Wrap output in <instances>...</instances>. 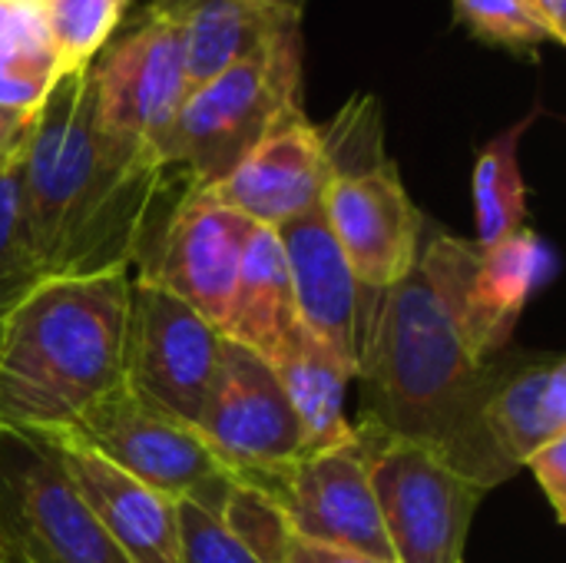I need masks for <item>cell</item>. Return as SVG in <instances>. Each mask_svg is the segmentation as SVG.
I'll use <instances>...</instances> for the list:
<instances>
[{"label":"cell","instance_id":"1","mask_svg":"<svg viewBox=\"0 0 566 563\" xmlns=\"http://www.w3.org/2000/svg\"><path fill=\"white\" fill-rule=\"evenodd\" d=\"M189 189L179 169L99 126L93 63L66 70L20 159V222L40 279L129 272Z\"/></svg>","mask_w":566,"mask_h":563},{"label":"cell","instance_id":"2","mask_svg":"<svg viewBox=\"0 0 566 563\" xmlns=\"http://www.w3.org/2000/svg\"><path fill=\"white\" fill-rule=\"evenodd\" d=\"M478 242L428 219L415 269L385 292L371 355L365 425L434 445L444 458L468 435L488 368L464 335L461 292Z\"/></svg>","mask_w":566,"mask_h":563},{"label":"cell","instance_id":"3","mask_svg":"<svg viewBox=\"0 0 566 563\" xmlns=\"http://www.w3.org/2000/svg\"><path fill=\"white\" fill-rule=\"evenodd\" d=\"M129 272L40 279L0 322V431L63 435L123 385Z\"/></svg>","mask_w":566,"mask_h":563},{"label":"cell","instance_id":"4","mask_svg":"<svg viewBox=\"0 0 566 563\" xmlns=\"http://www.w3.org/2000/svg\"><path fill=\"white\" fill-rule=\"evenodd\" d=\"M322 139L332 159L322 199L332 236L355 279L388 292L415 269L428 216L408 196L398 163L385 156L378 103L371 96L348 100Z\"/></svg>","mask_w":566,"mask_h":563},{"label":"cell","instance_id":"5","mask_svg":"<svg viewBox=\"0 0 566 563\" xmlns=\"http://www.w3.org/2000/svg\"><path fill=\"white\" fill-rule=\"evenodd\" d=\"M302 110V30L189 90L159 159L192 189L222 183L279 123Z\"/></svg>","mask_w":566,"mask_h":563},{"label":"cell","instance_id":"6","mask_svg":"<svg viewBox=\"0 0 566 563\" xmlns=\"http://www.w3.org/2000/svg\"><path fill=\"white\" fill-rule=\"evenodd\" d=\"M368 481L395 563H464L484 488L461 475L434 445L358 425Z\"/></svg>","mask_w":566,"mask_h":563},{"label":"cell","instance_id":"7","mask_svg":"<svg viewBox=\"0 0 566 563\" xmlns=\"http://www.w3.org/2000/svg\"><path fill=\"white\" fill-rule=\"evenodd\" d=\"M0 561L129 563L80 501L46 435L0 431Z\"/></svg>","mask_w":566,"mask_h":563},{"label":"cell","instance_id":"8","mask_svg":"<svg viewBox=\"0 0 566 563\" xmlns=\"http://www.w3.org/2000/svg\"><path fill=\"white\" fill-rule=\"evenodd\" d=\"M564 435L566 358L560 352L507 348L491 362L468 435L448 461L491 491Z\"/></svg>","mask_w":566,"mask_h":563},{"label":"cell","instance_id":"9","mask_svg":"<svg viewBox=\"0 0 566 563\" xmlns=\"http://www.w3.org/2000/svg\"><path fill=\"white\" fill-rule=\"evenodd\" d=\"M222 332L146 275H129L123 385L196 428L212 388Z\"/></svg>","mask_w":566,"mask_h":563},{"label":"cell","instance_id":"10","mask_svg":"<svg viewBox=\"0 0 566 563\" xmlns=\"http://www.w3.org/2000/svg\"><path fill=\"white\" fill-rule=\"evenodd\" d=\"M63 435H73L113 468L172 501H196L219 514L232 488V478L209 455L196 428L149 405L126 385L99 398Z\"/></svg>","mask_w":566,"mask_h":563},{"label":"cell","instance_id":"11","mask_svg":"<svg viewBox=\"0 0 566 563\" xmlns=\"http://www.w3.org/2000/svg\"><path fill=\"white\" fill-rule=\"evenodd\" d=\"M196 435L232 481L289 468L305 448L298 415L275 368L235 342L222 345Z\"/></svg>","mask_w":566,"mask_h":563},{"label":"cell","instance_id":"12","mask_svg":"<svg viewBox=\"0 0 566 563\" xmlns=\"http://www.w3.org/2000/svg\"><path fill=\"white\" fill-rule=\"evenodd\" d=\"M93 86L99 126L159 159V146L192 90L179 17H136L129 33L96 53Z\"/></svg>","mask_w":566,"mask_h":563},{"label":"cell","instance_id":"13","mask_svg":"<svg viewBox=\"0 0 566 563\" xmlns=\"http://www.w3.org/2000/svg\"><path fill=\"white\" fill-rule=\"evenodd\" d=\"M275 236L285 252L302 329L332 348L355 378H361L375 345L385 292L355 279L322 206L285 222Z\"/></svg>","mask_w":566,"mask_h":563},{"label":"cell","instance_id":"14","mask_svg":"<svg viewBox=\"0 0 566 563\" xmlns=\"http://www.w3.org/2000/svg\"><path fill=\"white\" fill-rule=\"evenodd\" d=\"M239 484L265 491L289 514L295 538L391 561L361 435L352 445L298 458L289 468L239 478Z\"/></svg>","mask_w":566,"mask_h":563},{"label":"cell","instance_id":"15","mask_svg":"<svg viewBox=\"0 0 566 563\" xmlns=\"http://www.w3.org/2000/svg\"><path fill=\"white\" fill-rule=\"evenodd\" d=\"M255 229L259 226L242 212L202 189H189L136 262L139 275L153 279L219 329Z\"/></svg>","mask_w":566,"mask_h":563},{"label":"cell","instance_id":"16","mask_svg":"<svg viewBox=\"0 0 566 563\" xmlns=\"http://www.w3.org/2000/svg\"><path fill=\"white\" fill-rule=\"evenodd\" d=\"M332 159L322 129L298 110L279 123L222 183L202 189L262 229H282L322 206Z\"/></svg>","mask_w":566,"mask_h":563},{"label":"cell","instance_id":"17","mask_svg":"<svg viewBox=\"0 0 566 563\" xmlns=\"http://www.w3.org/2000/svg\"><path fill=\"white\" fill-rule=\"evenodd\" d=\"M86 511L129 563H179L176 501L123 475L73 435H46Z\"/></svg>","mask_w":566,"mask_h":563},{"label":"cell","instance_id":"18","mask_svg":"<svg viewBox=\"0 0 566 563\" xmlns=\"http://www.w3.org/2000/svg\"><path fill=\"white\" fill-rule=\"evenodd\" d=\"M551 272L554 252L527 226L497 246H478L461 292V325L471 352L484 365L511 348L527 302L551 279Z\"/></svg>","mask_w":566,"mask_h":563},{"label":"cell","instance_id":"19","mask_svg":"<svg viewBox=\"0 0 566 563\" xmlns=\"http://www.w3.org/2000/svg\"><path fill=\"white\" fill-rule=\"evenodd\" d=\"M182 53L189 86L259 56L302 30V13L269 0H192L182 13Z\"/></svg>","mask_w":566,"mask_h":563},{"label":"cell","instance_id":"20","mask_svg":"<svg viewBox=\"0 0 566 563\" xmlns=\"http://www.w3.org/2000/svg\"><path fill=\"white\" fill-rule=\"evenodd\" d=\"M269 365L275 368L298 415L305 435L302 458L352 445L358 438V425L345 415V395L355 375L332 348H325L315 335H308L298 325L285 338V345L269 358Z\"/></svg>","mask_w":566,"mask_h":563},{"label":"cell","instance_id":"21","mask_svg":"<svg viewBox=\"0 0 566 563\" xmlns=\"http://www.w3.org/2000/svg\"><path fill=\"white\" fill-rule=\"evenodd\" d=\"M298 325L302 322L295 312L282 242L275 229L259 226L242 256V269L219 332L226 342H235L269 362Z\"/></svg>","mask_w":566,"mask_h":563},{"label":"cell","instance_id":"22","mask_svg":"<svg viewBox=\"0 0 566 563\" xmlns=\"http://www.w3.org/2000/svg\"><path fill=\"white\" fill-rule=\"evenodd\" d=\"M66 73L33 0H0V106L36 113Z\"/></svg>","mask_w":566,"mask_h":563},{"label":"cell","instance_id":"23","mask_svg":"<svg viewBox=\"0 0 566 563\" xmlns=\"http://www.w3.org/2000/svg\"><path fill=\"white\" fill-rule=\"evenodd\" d=\"M537 110L494 136L474 163V216L478 246H497L501 239L527 226V183L521 173V139L531 129Z\"/></svg>","mask_w":566,"mask_h":563},{"label":"cell","instance_id":"24","mask_svg":"<svg viewBox=\"0 0 566 563\" xmlns=\"http://www.w3.org/2000/svg\"><path fill=\"white\" fill-rule=\"evenodd\" d=\"M50 30L53 50L66 70L93 63L113 40L129 0H33Z\"/></svg>","mask_w":566,"mask_h":563},{"label":"cell","instance_id":"25","mask_svg":"<svg viewBox=\"0 0 566 563\" xmlns=\"http://www.w3.org/2000/svg\"><path fill=\"white\" fill-rule=\"evenodd\" d=\"M219 518L232 531V538L259 563H282L295 541L289 514L265 491L252 484L232 481Z\"/></svg>","mask_w":566,"mask_h":563},{"label":"cell","instance_id":"26","mask_svg":"<svg viewBox=\"0 0 566 563\" xmlns=\"http://www.w3.org/2000/svg\"><path fill=\"white\" fill-rule=\"evenodd\" d=\"M458 23H464L481 43L501 46L521 56H537L544 43H551L537 13L527 0H451Z\"/></svg>","mask_w":566,"mask_h":563},{"label":"cell","instance_id":"27","mask_svg":"<svg viewBox=\"0 0 566 563\" xmlns=\"http://www.w3.org/2000/svg\"><path fill=\"white\" fill-rule=\"evenodd\" d=\"M40 282L20 222V163L0 169V312Z\"/></svg>","mask_w":566,"mask_h":563},{"label":"cell","instance_id":"28","mask_svg":"<svg viewBox=\"0 0 566 563\" xmlns=\"http://www.w3.org/2000/svg\"><path fill=\"white\" fill-rule=\"evenodd\" d=\"M179 563H259L222 524V518L196 501H176Z\"/></svg>","mask_w":566,"mask_h":563},{"label":"cell","instance_id":"29","mask_svg":"<svg viewBox=\"0 0 566 563\" xmlns=\"http://www.w3.org/2000/svg\"><path fill=\"white\" fill-rule=\"evenodd\" d=\"M527 468L534 471L537 484H541V494L547 498L554 518L564 524L566 521V435L564 438H554L551 445H544L531 461Z\"/></svg>","mask_w":566,"mask_h":563},{"label":"cell","instance_id":"30","mask_svg":"<svg viewBox=\"0 0 566 563\" xmlns=\"http://www.w3.org/2000/svg\"><path fill=\"white\" fill-rule=\"evenodd\" d=\"M33 126H36V113L0 106V169H10L23 159Z\"/></svg>","mask_w":566,"mask_h":563},{"label":"cell","instance_id":"31","mask_svg":"<svg viewBox=\"0 0 566 563\" xmlns=\"http://www.w3.org/2000/svg\"><path fill=\"white\" fill-rule=\"evenodd\" d=\"M282 563H395L375 554H361V551H348V548H332V544H315L305 538H295L285 561Z\"/></svg>","mask_w":566,"mask_h":563},{"label":"cell","instance_id":"32","mask_svg":"<svg viewBox=\"0 0 566 563\" xmlns=\"http://www.w3.org/2000/svg\"><path fill=\"white\" fill-rule=\"evenodd\" d=\"M531 10L537 13L541 27L547 30L551 43H566V0H531Z\"/></svg>","mask_w":566,"mask_h":563},{"label":"cell","instance_id":"33","mask_svg":"<svg viewBox=\"0 0 566 563\" xmlns=\"http://www.w3.org/2000/svg\"><path fill=\"white\" fill-rule=\"evenodd\" d=\"M189 3H192V0H149V3L143 7L139 17H179ZM269 3H279V7H289V10L305 13V3H308V0H269Z\"/></svg>","mask_w":566,"mask_h":563},{"label":"cell","instance_id":"34","mask_svg":"<svg viewBox=\"0 0 566 563\" xmlns=\"http://www.w3.org/2000/svg\"><path fill=\"white\" fill-rule=\"evenodd\" d=\"M3 315H7V309H3V312H0V322H3Z\"/></svg>","mask_w":566,"mask_h":563},{"label":"cell","instance_id":"35","mask_svg":"<svg viewBox=\"0 0 566 563\" xmlns=\"http://www.w3.org/2000/svg\"><path fill=\"white\" fill-rule=\"evenodd\" d=\"M527 7H531V0H527Z\"/></svg>","mask_w":566,"mask_h":563}]
</instances>
